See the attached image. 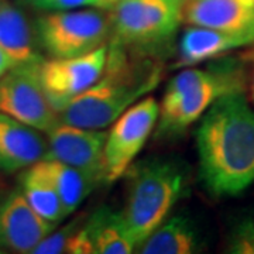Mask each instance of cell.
<instances>
[{
  "label": "cell",
  "instance_id": "obj_1",
  "mask_svg": "<svg viewBox=\"0 0 254 254\" xmlns=\"http://www.w3.org/2000/svg\"><path fill=\"white\" fill-rule=\"evenodd\" d=\"M199 180L212 196L243 193L254 182V109L243 92L215 100L196 130Z\"/></svg>",
  "mask_w": 254,
  "mask_h": 254
},
{
  "label": "cell",
  "instance_id": "obj_2",
  "mask_svg": "<svg viewBox=\"0 0 254 254\" xmlns=\"http://www.w3.org/2000/svg\"><path fill=\"white\" fill-rule=\"evenodd\" d=\"M163 68L154 61H134L130 51L110 43L105 71L98 81L64 108L60 122L100 130L115 123L134 102L161 81Z\"/></svg>",
  "mask_w": 254,
  "mask_h": 254
},
{
  "label": "cell",
  "instance_id": "obj_3",
  "mask_svg": "<svg viewBox=\"0 0 254 254\" xmlns=\"http://www.w3.org/2000/svg\"><path fill=\"white\" fill-rule=\"evenodd\" d=\"M249 75L247 55L225 58L208 69L188 66L167 85L160 110L158 137H175L195 123L215 100L235 92H245Z\"/></svg>",
  "mask_w": 254,
  "mask_h": 254
},
{
  "label": "cell",
  "instance_id": "obj_4",
  "mask_svg": "<svg viewBox=\"0 0 254 254\" xmlns=\"http://www.w3.org/2000/svg\"><path fill=\"white\" fill-rule=\"evenodd\" d=\"M122 210L134 245H140L168 218L187 190V170L175 158H148L130 165Z\"/></svg>",
  "mask_w": 254,
  "mask_h": 254
},
{
  "label": "cell",
  "instance_id": "obj_5",
  "mask_svg": "<svg viewBox=\"0 0 254 254\" xmlns=\"http://www.w3.org/2000/svg\"><path fill=\"white\" fill-rule=\"evenodd\" d=\"M110 16V43L140 55L167 47L182 21L177 0H119Z\"/></svg>",
  "mask_w": 254,
  "mask_h": 254
},
{
  "label": "cell",
  "instance_id": "obj_6",
  "mask_svg": "<svg viewBox=\"0 0 254 254\" xmlns=\"http://www.w3.org/2000/svg\"><path fill=\"white\" fill-rule=\"evenodd\" d=\"M40 47L53 58H72L106 46L110 16L95 9L50 11L34 23Z\"/></svg>",
  "mask_w": 254,
  "mask_h": 254
},
{
  "label": "cell",
  "instance_id": "obj_7",
  "mask_svg": "<svg viewBox=\"0 0 254 254\" xmlns=\"http://www.w3.org/2000/svg\"><path fill=\"white\" fill-rule=\"evenodd\" d=\"M41 61L16 65L0 78V113L47 133L60 123V116L38 78Z\"/></svg>",
  "mask_w": 254,
  "mask_h": 254
},
{
  "label": "cell",
  "instance_id": "obj_8",
  "mask_svg": "<svg viewBox=\"0 0 254 254\" xmlns=\"http://www.w3.org/2000/svg\"><path fill=\"white\" fill-rule=\"evenodd\" d=\"M160 116V106L151 96L138 100L120 115L105 143V182L122 178L151 134Z\"/></svg>",
  "mask_w": 254,
  "mask_h": 254
},
{
  "label": "cell",
  "instance_id": "obj_9",
  "mask_svg": "<svg viewBox=\"0 0 254 254\" xmlns=\"http://www.w3.org/2000/svg\"><path fill=\"white\" fill-rule=\"evenodd\" d=\"M108 58V47L72 58H53L38 65V78L47 99L57 113L69 100L86 91L102 76Z\"/></svg>",
  "mask_w": 254,
  "mask_h": 254
},
{
  "label": "cell",
  "instance_id": "obj_10",
  "mask_svg": "<svg viewBox=\"0 0 254 254\" xmlns=\"http://www.w3.org/2000/svg\"><path fill=\"white\" fill-rule=\"evenodd\" d=\"M48 143L43 160H57L81 170L96 184L105 182L103 151L108 133L60 122L47 131Z\"/></svg>",
  "mask_w": 254,
  "mask_h": 254
},
{
  "label": "cell",
  "instance_id": "obj_11",
  "mask_svg": "<svg viewBox=\"0 0 254 254\" xmlns=\"http://www.w3.org/2000/svg\"><path fill=\"white\" fill-rule=\"evenodd\" d=\"M57 225L43 219L20 190L0 192V250L31 253Z\"/></svg>",
  "mask_w": 254,
  "mask_h": 254
},
{
  "label": "cell",
  "instance_id": "obj_12",
  "mask_svg": "<svg viewBox=\"0 0 254 254\" xmlns=\"http://www.w3.org/2000/svg\"><path fill=\"white\" fill-rule=\"evenodd\" d=\"M181 14L190 26L254 38V0H188Z\"/></svg>",
  "mask_w": 254,
  "mask_h": 254
},
{
  "label": "cell",
  "instance_id": "obj_13",
  "mask_svg": "<svg viewBox=\"0 0 254 254\" xmlns=\"http://www.w3.org/2000/svg\"><path fill=\"white\" fill-rule=\"evenodd\" d=\"M47 141L34 127L0 113V171L14 174L43 160Z\"/></svg>",
  "mask_w": 254,
  "mask_h": 254
},
{
  "label": "cell",
  "instance_id": "obj_14",
  "mask_svg": "<svg viewBox=\"0 0 254 254\" xmlns=\"http://www.w3.org/2000/svg\"><path fill=\"white\" fill-rule=\"evenodd\" d=\"M254 44V38L242 34H230L206 27L187 28L178 44L175 68H188L209 60L219 58L230 50Z\"/></svg>",
  "mask_w": 254,
  "mask_h": 254
},
{
  "label": "cell",
  "instance_id": "obj_15",
  "mask_svg": "<svg viewBox=\"0 0 254 254\" xmlns=\"http://www.w3.org/2000/svg\"><path fill=\"white\" fill-rule=\"evenodd\" d=\"M137 249V253L141 254L199 253L202 236L193 219L185 213H178L165 219Z\"/></svg>",
  "mask_w": 254,
  "mask_h": 254
},
{
  "label": "cell",
  "instance_id": "obj_16",
  "mask_svg": "<svg viewBox=\"0 0 254 254\" xmlns=\"http://www.w3.org/2000/svg\"><path fill=\"white\" fill-rule=\"evenodd\" d=\"M93 254H128L136 252L126 219L122 212L110 208L98 209L82 225Z\"/></svg>",
  "mask_w": 254,
  "mask_h": 254
},
{
  "label": "cell",
  "instance_id": "obj_17",
  "mask_svg": "<svg viewBox=\"0 0 254 254\" xmlns=\"http://www.w3.org/2000/svg\"><path fill=\"white\" fill-rule=\"evenodd\" d=\"M0 48L14 66L41 60L36 53L34 34L27 18L10 0H0Z\"/></svg>",
  "mask_w": 254,
  "mask_h": 254
},
{
  "label": "cell",
  "instance_id": "obj_18",
  "mask_svg": "<svg viewBox=\"0 0 254 254\" xmlns=\"http://www.w3.org/2000/svg\"><path fill=\"white\" fill-rule=\"evenodd\" d=\"M36 165L53 184L63 200L66 215L75 212L96 185V182L81 170L57 160H40Z\"/></svg>",
  "mask_w": 254,
  "mask_h": 254
},
{
  "label": "cell",
  "instance_id": "obj_19",
  "mask_svg": "<svg viewBox=\"0 0 254 254\" xmlns=\"http://www.w3.org/2000/svg\"><path fill=\"white\" fill-rule=\"evenodd\" d=\"M20 185V190L23 192L24 198L43 219L58 225L63 219L68 216L63 200L57 193L53 184L37 168L36 164L30 165L21 174Z\"/></svg>",
  "mask_w": 254,
  "mask_h": 254
},
{
  "label": "cell",
  "instance_id": "obj_20",
  "mask_svg": "<svg viewBox=\"0 0 254 254\" xmlns=\"http://www.w3.org/2000/svg\"><path fill=\"white\" fill-rule=\"evenodd\" d=\"M79 220H73L69 225L64 226L63 229L48 233L38 245L33 249L31 254H58L65 253V247L69 240V237L78 230Z\"/></svg>",
  "mask_w": 254,
  "mask_h": 254
},
{
  "label": "cell",
  "instance_id": "obj_21",
  "mask_svg": "<svg viewBox=\"0 0 254 254\" xmlns=\"http://www.w3.org/2000/svg\"><path fill=\"white\" fill-rule=\"evenodd\" d=\"M229 252L232 253H254V220L243 219L239 222L229 236Z\"/></svg>",
  "mask_w": 254,
  "mask_h": 254
},
{
  "label": "cell",
  "instance_id": "obj_22",
  "mask_svg": "<svg viewBox=\"0 0 254 254\" xmlns=\"http://www.w3.org/2000/svg\"><path fill=\"white\" fill-rule=\"evenodd\" d=\"M28 3L43 11H63V10L83 9V7H98L110 9L106 0H27Z\"/></svg>",
  "mask_w": 254,
  "mask_h": 254
},
{
  "label": "cell",
  "instance_id": "obj_23",
  "mask_svg": "<svg viewBox=\"0 0 254 254\" xmlns=\"http://www.w3.org/2000/svg\"><path fill=\"white\" fill-rule=\"evenodd\" d=\"M247 58H249V75H247V86L246 89L249 91L250 99L254 103V48L247 51Z\"/></svg>",
  "mask_w": 254,
  "mask_h": 254
},
{
  "label": "cell",
  "instance_id": "obj_24",
  "mask_svg": "<svg viewBox=\"0 0 254 254\" xmlns=\"http://www.w3.org/2000/svg\"><path fill=\"white\" fill-rule=\"evenodd\" d=\"M14 66L13 61L10 60V57L1 48H0V78L7 72L9 69H11Z\"/></svg>",
  "mask_w": 254,
  "mask_h": 254
},
{
  "label": "cell",
  "instance_id": "obj_25",
  "mask_svg": "<svg viewBox=\"0 0 254 254\" xmlns=\"http://www.w3.org/2000/svg\"><path fill=\"white\" fill-rule=\"evenodd\" d=\"M118 1H119V0H106V3L109 4V7H113V6H115V4H116Z\"/></svg>",
  "mask_w": 254,
  "mask_h": 254
},
{
  "label": "cell",
  "instance_id": "obj_26",
  "mask_svg": "<svg viewBox=\"0 0 254 254\" xmlns=\"http://www.w3.org/2000/svg\"><path fill=\"white\" fill-rule=\"evenodd\" d=\"M177 1H178V3H181V4H182V3H185V1H188V0H177Z\"/></svg>",
  "mask_w": 254,
  "mask_h": 254
},
{
  "label": "cell",
  "instance_id": "obj_27",
  "mask_svg": "<svg viewBox=\"0 0 254 254\" xmlns=\"http://www.w3.org/2000/svg\"><path fill=\"white\" fill-rule=\"evenodd\" d=\"M0 185H1V181H0Z\"/></svg>",
  "mask_w": 254,
  "mask_h": 254
}]
</instances>
